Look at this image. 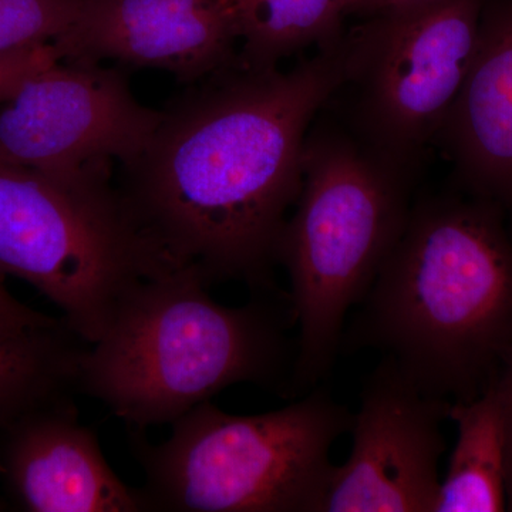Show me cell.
Segmentation results:
<instances>
[{"instance_id": "obj_1", "label": "cell", "mask_w": 512, "mask_h": 512, "mask_svg": "<svg viewBox=\"0 0 512 512\" xmlns=\"http://www.w3.org/2000/svg\"><path fill=\"white\" fill-rule=\"evenodd\" d=\"M343 35L291 70L235 64L160 110L120 167L128 214L174 269L278 291L274 269L302 188L313 121L338 87Z\"/></svg>"}, {"instance_id": "obj_2", "label": "cell", "mask_w": 512, "mask_h": 512, "mask_svg": "<svg viewBox=\"0 0 512 512\" xmlns=\"http://www.w3.org/2000/svg\"><path fill=\"white\" fill-rule=\"evenodd\" d=\"M340 348L376 349L429 396L467 402L512 345V231L473 195L419 201Z\"/></svg>"}, {"instance_id": "obj_3", "label": "cell", "mask_w": 512, "mask_h": 512, "mask_svg": "<svg viewBox=\"0 0 512 512\" xmlns=\"http://www.w3.org/2000/svg\"><path fill=\"white\" fill-rule=\"evenodd\" d=\"M208 288L185 269L134 286L84 346L77 392L144 430L173 424L234 384H284L296 360L289 293L258 292L231 308Z\"/></svg>"}, {"instance_id": "obj_4", "label": "cell", "mask_w": 512, "mask_h": 512, "mask_svg": "<svg viewBox=\"0 0 512 512\" xmlns=\"http://www.w3.org/2000/svg\"><path fill=\"white\" fill-rule=\"evenodd\" d=\"M412 184L335 120L313 121L301 192L279 244L299 326L293 392L311 389L329 372L346 315L363 301L402 235Z\"/></svg>"}, {"instance_id": "obj_5", "label": "cell", "mask_w": 512, "mask_h": 512, "mask_svg": "<svg viewBox=\"0 0 512 512\" xmlns=\"http://www.w3.org/2000/svg\"><path fill=\"white\" fill-rule=\"evenodd\" d=\"M353 416L325 390L274 412L237 416L201 403L151 444L131 429L144 511L320 512L333 443Z\"/></svg>"}, {"instance_id": "obj_6", "label": "cell", "mask_w": 512, "mask_h": 512, "mask_svg": "<svg viewBox=\"0 0 512 512\" xmlns=\"http://www.w3.org/2000/svg\"><path fill=\"white\" fill-rule=\"evenodd\" d=\"M170 271L110 168L46 174L0 163V275L35 286L87 345L134 286Z\"/></svg>"}, {"instance_id": "obj_7", "label": "cell", "mask_w": 512, "mask_h": 512, "mask_svg": "<svg viewBox=\"0 0 512 512\" xmlns=\"http://www.w3.org/2000/svg\"><path fill=\"white\" fill-rule=\"evenodd\" d=\"M485 0H427L343 33L342 74L325 109L360 147L414 178L456 100Z\"/></svg>"}, {"instance_id": "obj_8", "label": "cell", "mask_w": 512, "mask_h": 512, "mask_svg": "<svg viewBox=\"0 0 512 512\" xmlns=\"http://www.w3.org/2000/svg\"><path fill=\"white\" fill-rule=\"evenodd\" d=\"M158 119L123 70L57 60L0 104V163L46 174L114 170L140 153Z\"/></svg>"}, {"instance_id": "obj_9", "label": "cell", "mask_w": 512, "mask_h": 512, "mask_svg": "<svg viewBox=\"0 0 512 512\" xmlns=\"http://www.w3.org/2000/svg\"><path fill=\"white\" fill-rule=\"evenodd\" d=\"M450 406L383 357L363 387L350 456L335 467L320 512L436 511Z\"/></svg>"}, {"instance_id": "obj_10", "label": "cell", "mask_w": 512, "mask_h": 512, "mask_svg": "<svg viewBox=\"0 0 512 512\" xmlns=\"http://www.w3.org/2000/svg\"><path fill=\"white\" fill-rule=\"evenodd\" d=\"M62 60L157 69L201 82L238 63L235 0H83L55 43Z\"/></svg>"}, {"instance_id": "obj_11", "label": "cell", "mask_w": 512, "mask_h": 512, "mask_svg": "<svg viewBox=\"0 0 512 512\" xmlns=\"http://www.w3.org/2000/svg\"><path fill=\"white\" fill-rule=\"evenodd\" d=\"M0 476L23 511H144L138 488L114 473L73 400L40 407L0 429Z\"/></svg>"}, {"instance_id": "obj_12", "label": "cell", "mask_w": 512, "mask_h": 512, "mask_svg": "<svg viewBox=\"0 0 512 512\" xmlns=\"http://www.w3.org/2000/svg\"><path fill=\"white\" fill-rule=\"evenodd\" d=\"M436 144L461 192L498 205L512 231V0H485L473 59Z\"/></svg>"}, {"instance_id": "obj_13", "label": "cell", "mask_w": 512, "mask_h": 512, "mask_svg": "<svg viewBox=\"0 0 512 512\" xmlns=\"http://www.w3.org/2000/svg\"><path fill=\"white\" fill-rule=\"evenodd\" d=\"M457 443L434 512L507 511L503 412L494 383L467 402L451 403Z\"/></svg>"}, {"instance_id": "obj_14", "label": "cell", "mask_w": 512, "mask_h": 512, "mask_svg": "<svg viewBox=\"0 0 512 512\" xmlns=\"http://www.w3.org/2000/svg\"><path fill=\"white\" fill-rule=\"evenodd\" d=\"M86 345L64 322L0 332V429L40 407L72 400Z\"/></svg>"}, {"instance_id": "obj_15", "label": "cell", "mask_w": 512, "mask_h": 512, "mask_svg": "<svg viewBox=\"0 0 512 512\" xmlns=\"http://www.w3.org/2000/svg\"><path fill=\"white\" fill-rule=\"evenodd\" d=\"M238 64L251 70L279 67L282 60L328 46L342 37L339 0H235Z\"/></svg>"}, {"instance_id": "obj_16", "label": "cell", "mask_w": 512, "mask_h": 512, "mask_svg": "<svg viewBox=\"0 0 512 512\" xmlns=\"http://www.w3.org/2000/svg\"><path fill=\"white\" fill-rule=\"evenodd\" d=\"M83 0H0V53L55 43L69 32Z\"/></svg>"}, {"instance_id": "obj_17", "label": "cell", "mask_w": 512, "mask_h": 512, "mask_svg": "<svg viewBox=\"0 0 512 512\" xmlns=\"http://www.w3.org/2000/svg\"><path fill=\"white\" fill-rule=\"evenodd\" d=\"M60 59L55 45H37L0 53V104L8 101L32 74Z\"/></svg>"}, {"instance_id": "obj_18", "label": "cell", "mask_w": 512, "mask_h": 512, "mask_svg": "<svg viewBox=\"0 0 512 512\" xmlns=\"http://www.w3.org/2000/svg\"><path fill=\"white\" fill-rule=\"evenodd\" d=\"M63 322L62 318H52L20 302L8 291L0 275V332H28L33 329L52 328Z\"/></svg>"}, {"instance_id": "obj_19", "label": "cell", "mask_w": 512, "mask_h": 512, "mask_svg": "<svg viewBox=\"0 0 512 512\" xmlns=\"http://www.w3.org/2000/svg\"><path fill=\"white\" fill-rule=\"evenodd\" d=\"M505 431V464H507V511H512V345L504 353L493 380Z\"/></svg>"}, {"instance_id": "obj_20", "label": "cell", "mask_w": 512, "mask_h": 512, "mask_svg": "<svg viewBox=\"0 0 512 512\" xmlns=\"http://www.w3.org/2000/svg\"><path fill=\"white\" fill-rule=\"evenodd\" d=\"M423 2H427V0H339V8L343 18H348V16L367 18V16L386 12V10L403 8V6Z\"/></svg>"}, {"instance_id": "obj_21", "label": "cell", "mask_w": 512, "mask_h": 512, "mask_svg": "<svg viewBox=\"0 0 512 512\" xmlns=\"http://www.w3.org/2000/svg\"><path fill=\"white\" fill-rule=\"evenodd\" d=\"M8 510V504L5 503V501L0 500V511Z\"/></svg>"}]
</instances>
